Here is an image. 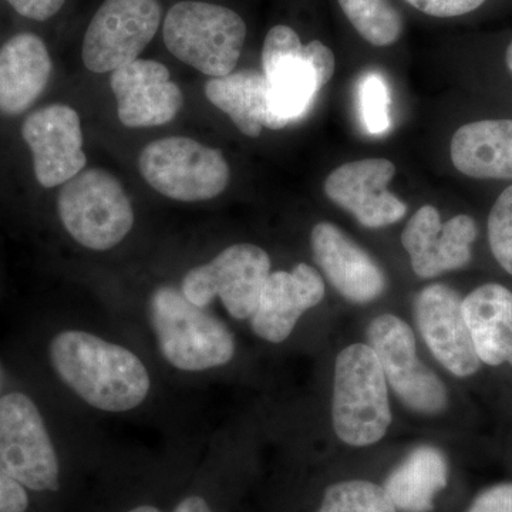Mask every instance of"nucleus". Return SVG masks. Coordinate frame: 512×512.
<instances>
[{
	"label": "nucleus",
	"instance_id": "f257e3e1",
	"mask_svg": "<svg viewBox=\"0 0 512 512\" xmlns=\"http://www.w3.org/2000/svg\"><path fill=\"white\" fill-rule=\"evenodd\" d=\"M49 357L59 379L101 412H130L150 394L151 377L143 360L133 350L86 330L57 333Z\"/></svg>",
	"mask_w": 512,
	"mask_h": 512
},
{
	"label": "nucleus",
	"instance_id": "f03ea898",
	"mask_svg": "<svg viewBox=\"0 0 512 512\" xmlns=\"http://www.w3.org/2000/svg\"><path fill=\"white\" fill-rule=\"evenodd\" d=\"M147 313L161 356L174 369L207 372L234 359L237 346L231 330L207 308L188 301L181 288L158 286L148 299Z\"/></svg>",
	"mask_w": 512,
	"mask_h": 512
},
{
	"label": "nucleus",
	"instance_id": "7ed1b4c3",
	"mask_svg": "<svg viewBox=\"0 0 512 512\" xmlns=\"http://www.w3.org/2000/svg\"><path fill=\"white\" fill-rule=\"evenodd\" d=\"M332 417L339 439L353 447L376 444L392 423L386 376L365 343L348 346L336 359Z\"/></svg>",
	"mask_w": 512,
	"mask_h": 512
},
{
	"label": "nucleus",
	"instance_id": "20e7f679",
	"mask_svg": "<svg viewBox=\"0 0 512 512\" xmlns=\"http://www.w3.org/2000/svg\"><path fill=\"white\" fill-rule=\"evenodd\" d=\"M163 35L178 60L207 76L222 77L237 67L247 25L225 6L185 0L167 13Z\"/></svg>",
	"mask_w": 512,
	"mask_h": 512
},
{
	"label": "nucleus",
	"instance_id": "39448f33",
	"mask_svg": "<svg viewBox=\"0 0 512 512\" xmlns=\"http://www.w3.org/2000/svg\"><path fill=\"white\" fill-rule=\"evenodd\" d=\"M60 220L70 237L92 251H109L130 234L134 211L119 180L92 168L67 181L60 191Z\"/></svg>",
	"mask_w": 512,
	"mask_h": 512
},
{
	"label": "nucleus",
	"instance_id": "423d86ee",
	"mask_svg": "<svg viewBox=\"0 0 512 512\" xmlns=\"http://www.w3.org/2000/svg\"><path fill=\"white\" fill-rule=\"evenodd\" d=\"M138 167L144 180L175 201H208L228 187L231 171L221 150L188 137L153 141L141 151Z\"/></svg>",
	"mask_w": 512,
	"mask_h": 512
},
{
	"label": "nucleus",
	"instance_id": "0eeeda50",
	"mask_svg": "<svg viewBox=\"0 0 512 512\" xmlns=\"http://www.w3.org/2000/svg\"><path fill=\"white\" fill-rule=\"evenodd\" d=\"M0 471L29 490H59L56 448L35 402L23 393L0 397Z\"/></svg>",
	"mask_w": 512,
	"mask_h": 512
},
{
	"label": "nucleus",
	"instance_id": "6e6552de",
	"mask_svg": "<svg viewBox=\"0 0 512 512\" xmlns=\"http://www.w3.org/2000/svg\"><path fill=\"white\" fill-rule=\"evenodd\" d=\"M269 275L271 258L264 249L237 244L224 249L208 264L192 268L184 276L181 292L200 308H208L220 298L232 318L251 319Z\"/></svg>",
	"mask_w": 512,
	"mask_h": 512
},
{
	"label": "nucleus",
	"instance_id": "1a4fd4ad",
	"mask_svg": "<svg viewBox=\"0 0 512 512\" xmlns=\"http://www.w3.org/2000/svg\"><path fill=\"white\" fill-rule=\"evenodd\" d=\"M158 0H106L87 28L83 62L94 73L114 72L138 59L161 23Z\"/></svg>",
	"mask_w": 512,
	"mask_h": 512
},
{
	"label": "nucleus",
	"instance_id": "9d476101",
	"mask_svg": "<svg viewBox=\"0 0 512 512\" xmlns=\"http://www.w3.org/2000/svg\"><path fill=\"white\" fill-rule=\"evenodd\" d=\"M367 339L387 382L409 409L424 414L446 409V387L417 356L413 330L403 319L377 316L367 328Z\"/></svg>",
	"mask_w": 512,
	"mask_h": 512
},
{
	"label": "nucleus",
	"instance_id": "9b49d317",
	"mask_svg": "<svg viewBox=\"0 0 512 512\" xmlns=\"http://www.w3.org/2000/svg\"><path fill=\"white\" fill-rule=\"evenodd\" d=\"M417 328L431 353L457 377L473 376L481 366L468 329L460 293L447 285L427 286L414 301Z\"/></svg>",
	"mask_w": 512,
	"mask_h": 512
},
{
	"label": "nucleus",
	"instance_id": "f8f14e48",
	"mask_svg": "<svg viewBox=\"0 0 512 512\" xmlns=\"http://www.w3.org/2000/svg\"><path fill=\"white\" fill-rule=\"evenodd\" d=\"M33 154L35 174L46 188L66 184L86 167L79 114L64 104H52L30 114L22 127Z\"/></svg>",
	"mask_w": 512,
	"mask_h": 512
},
{
	"label": "nucleus",
	"instance_id": "ddd939ff",
	"mask_svg": "<svg viewBox=\"0 0 512 512\" xmlns=\"http://www.w3.org/2000/svg\"><path fill=\"white\" fill-rule=\"evenodd\" d=\"M394 174L396 165L384 158L352 161L328 175L325 194L363 227H387L407 214V205L387 190Z\"/></svg>",
	"mask_w": 512,
	"mask_h": 512
},
{
	"label": "nucleus",
	"instance_id": "4468645a",
	"mask_svg": "<svg viewBox=\"0 0 512 512\" xmlns=\"http://www.w3.org/2000/svg\"><path fill=\"white\" fill-rule=\"evenodd\" d=\"M477 235L476 221L470 215H457L441 224L437 208L424 205L404 228L402 244L414 274L430 279L468 265Z\"/></svg>",
	"mask_w": 512,
	"mask_h": 512
},
{
	"label": "nucleus",
	"instance_id": "2eb2a0df",
	"mask_svg": "<svg viewBox=\"0 0 512 512\" xmlns=\"http://www.w3.org/2000/svg\"><path fill=\"white\" fill-rule=\"evenodd\" d=\"M121 123L130 128L170 123L184 103L180 87L171 82L163 63L137 59L114 70L110 79Z\"/></svg>",
	"mask_w": 512,
	"mask_h": 512
},
{
	"label": "nucleus",
	"instance_id": "dca6fc26",
	"mask_svg": "<svg viewBox=\"0 0 512 512\" xmlns=\"http://www.w3.org/2000/svg\"><path fill=\"white\" fill-rule=\"evenodd\" d=\"M323 296L325 282L311 265L298 264L292 271L271 272L251 318L252 330L266 342H285L303 313L319 305Z\"/></svg>",
	"mask_w": 512,
	"mask_h": 512
},
{
	"label": "nucleus",
	"instance_id": "f3484780",
	"mask_svg": "<svg viewBox=\"0 0 512 512\" xmlns=\"http://www.w3.org/2000/svg\"><path fill=\"white\" fill-rule=\"evenodd\" d=\"M311 244L316 264L333 288L348 301L369 303L386 289V276L380 266L336 225L316 224Z\"/></svg>",
	"mask_w": 512,
	"mask_h": 512
},
{
	"label": "nucleus",
	"instance_id": "a211bd4d",
	"mask_svg": "<svg viewBox=\"0 0 512 512\" xmlns=\"http://www.w3.org/2000/svg\"><path fill=\"white\" fill-rule=\"evenodd\" d=\"M52 59L45 42L32 33L13 36L0 49V113L16 116L46 89Z\"/></svg>",
	"mask_w": 512,
	"mask_h": 512
},
{
	"label": "nucleus",
	"instance_id": "6ab92c4d",
	"mask_svg": "<svg viewBox=\"0 0 512 512\" xmlns=\"http://www.w3.org/2000/svg\"><path fill=\"white\" fill-rule=\"evenodd\" d=\"M451 161L477 180H512V120L464 124L451 138Z\"/></svg>",
	"mask_w": 512,
	"mask_h": 512
},
{
	"label": "nucleus",
	"instance_id": "aec40b11",
	"mask_svg": "<svg viewBox=\"0 0 512 512\" xmlns=\"http://www.w3.org/2000/svg\"><path fill=\"white\" fill-rule=\"evenodd\" d=\"M463 311L481 363L512 366V292L498 284L478 286L463 299Z\"/></svg>",
	"mask_w": 512,
	"mask_h": 512
},
{
	"label": "nucleus",
	"instance_id": "412c9836",
	"mask_svg": "<svg viewBox=\"0 0 512 512\" xmlns=\"http://www.w3.org/2000/svg\"><path fill=\"white\" fill-rule=\"evenodd\" d=\"M268 80V110L264 127L281 130L308 113L322 89L302 49L264 66Z\"/></svg>",
	"mask_w": 512,
	"mask_h": 512
},
{
	"label": "nucleus",
	"instance_id": "4be33fe9",
	"mask_svg": "<svg viewBox=\"0 0 512 512\" xmlns=\"http://www.w3.org/2000/svg\"><path fill=\"white\" fill-rule=\"evenodd\" d=\"M448 466L439 448H414L387 477L383 488L396 510L429 512L434 498L447 487Z\"/></svg>",
	"mask_w": 512,
	"mask_h": 512
},
{
	"label": "nucleus",
	"instance_id": "5701e85b",
	"mask_svg": "<svg viewBox=\"0 0 512 512\" xmlns=\"http://www.w3.org/2000/svg\"><path fill=\"white\" fill-rule=\"evenodd\" d=\"M205 96L224 111L247 137H258L268 110V80L258 70L244 69L227 76L212 77Z\"/></svg>",
	"mask_w": 512,
	"mask_h": 512
},
{
	"label": "nucleus",
	"instance_id": "b1692460",
	"mask_svg": "<svg viewBox=\"0 0 512 512\" xmlns=\"http://www.w3.org/2000/svg\"><path fill=\"white\" fill-rule=\"evenodd\" d=\"M338 3L350 25L370 45L392 46L402 36V16L390 0H338Z\"/></svg>",
	"mask_w": 512,
	"mask_h": 512
},
{
	"label": "nucleus",
	"instance_id": "393cba45",
	"mask_svg": "<svg viewBox=\"0 0 512 512\" xmlns=\"http://www.w3.org/2000/svg\"><path fill=\"white\" fill-rule=\"evenodd\" d=\"M318 512H397L382 485L366 480L330 485Z\"/></svg>",
	"mask_w": 512,
	"mask_h": 512
},
{
	"label": "nucleus",
	"instance_id": "a878e982",
	"mask_svg": "<svg viewBox=\"0 0 512 512\" xmlns=\"http://www.w3.org/2000/svg\"><path fill=\"white\" fill-rule=\"evenodd\" d=\"M360 116L367 133H386L390 127V90L380 74L369 73L359 84Z\"/></svg>",
	"mask_w": 512,
	"mask_h": 512
},
{
	"label": "nucleus",
	"instance_id": "bb28decb",
	"mask_svg": "<svg viewBox=\"0 0 512 512\" xmlns=\"http://www.w3.org/2000/svg\"><path fill=\"white\" fill-rule=\"evenodd\" d=\"M488 242L498 264L512 275V185L501 192L491 208Z\"/></svg>",
	"mask_w": 512,
	"mask_h": 512
},
{
	"label": "nucleus",
	"instance_id": "cd10ccee",
	"mask_svg": "<svg viewBox=\"0 0 512 512\" xmlns=\"http://www.w3.org/2000/svg\"><path fill=\"white\" fill-rule=\"evenodd\" d=\"M414 9L433 18H458L484 5L485 0H404Z\"/></svg>",
	"mask_w": 512,
	"mask_h": 512
},
{
	"label": "nucleus",
	"instance_id": "c85d7f7f",
	"mask_svg": "<svg viewBox=\"0 0 512 512\" xmlns=\"http://www.w3.org/2000/svg\"><path fill=\"white\" fill-rule=\"evenodd\" d=\"M467 512H512V483L487 488L478 494Z\"/></svg>",
	"mask_w": 512,
	"mask_h": 512
},
{
	"label": "nucleus",
	"instance_id": "c756f323",
	"mask_svg": "<svg viewBox=\"0 0 512 512\" xmlns=\"http://www.w3.org/2000/svg\"><path fill=\"white\" fill-rule=\"evenodd\" d=\"M303 53L315 69L320 86L328 84L335 73V55L332 50L319 40H312L308 45H303Z\"/></svg>",
	"mask_w": 512,
	"mask_h": 512
},
{
	"label": "nucleus",
	"instance_id": "7c9ffc66",
	"mask_svg": "<svg viewBox=\"0 0 512 512\" xmlns=\"http://www.w3.org/2000/svg\"><path fill=\"white\" fill-rule=\"evenodd\" d=\"M28 507L26 488L0 471V512H26Z\"/></svg>",
	"mask_w": 512,
	"mask_h": 512
},
{
	"label": "nucleus",
	"instance_id": "2f4dec72",
	"mask_svg": "<svg viewBox=\"0 0 512 512\" xmlns=\"http://www.w3.org/2000/svg\"><path fill=\"white\" fill-rule=\"evenodd\" d=\"M19 15L25 18L47 20L53 18L63 8L66 0H6Z\"/></svg>",
	"mask_w": 512,
	"mask_h": 512
},
{
	"label": "nucleus",
	"instance_id": "473e14b6",
	"mask_svg": "<svg viewBox=\"0 0 512 512\" xmlns=\"http://www.w3.org/2000/svg\"><path fill=\"white\" fill-rule=\"evenodd\" d=\"M173 512H214L200 495H190L178 503Z\"/></svg>",
	"mask_w": 512,
	"mask_h": 512
},
{
	"label": "nucleus",
	"instance_id": "72a5a7b5",
	"mask_svg": "<svg viewBox=\"0 0 512 512\" xmlns=\"http://www.w3.org/2000/svg\"><path fill=\"white\" fill-rule=\"evenodd\" d=\"M128 512H161L157 507H153V505H140V507L133 508Z\"/></svg>",
	"mask_w": 512,
	"mask_h": 512
},
{
	"label": "nucleus",
	"instance_id": "f704fd0d",
	"mask_svg": "<svg viewBox=\"0 0 512 512\" xmlns=\"http://www.w3.org/2000/svg\"><path fill=\"white\" fill-rule=\"evenodd\" d=\"M505 62H507L508 70L512 73V40L507 47V52H505Z\"/></svg>",
	"mask_w": 512,
	"mask_h": 512
}]
</instances>
